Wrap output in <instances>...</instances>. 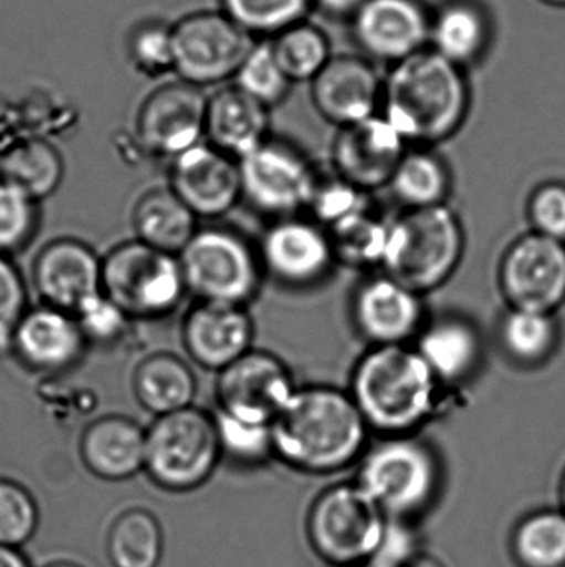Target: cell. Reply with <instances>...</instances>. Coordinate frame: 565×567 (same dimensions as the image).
<instances>
[{
  "label": "cell",
  "instance_id": "816d5d0a",
  "mask_svg": "<svg viewBox=\"0 0 565 567\" xmlns=\"http://www.w3.org/2000/svg\"><path fill=\"white\" fill-rule=\"evenodd\" d=\"M561 502H563V512L565 513V473L561 482Z\"/></svg>",
  "mask_w": 565,
  "mask_h": 567
},
{
  "label": "cell",
  "instance_id": "f35d334b",
  "mask_svg": "<svg viewBox=\"0 0 565 567\" xmlns=\"http://www.w3.org/2000/svg\"><path fill=\"white\" fill-rule=\"evenodd\" d=\"M128 59L139 73L149 79H161L168 73H175L172 23L163 20L139 23L129 33Z\"/></svg>",
  "mask_w": 565,
  "mask_h": 567
},
{
  "label": "cell",
  "instance_id": "f546056e",
  "mask_svg": "<svg viewBox=\"0 0 565 567\" xmlns=\"http://www.w3.org/2000/svg\"><path fill=\"white\" fill-rule=\"evenodd\" d=\"M388 186L407 209L431 208L447 205L451 176L447 163L430 150H407Z\"/></svg>",
  "mask_w": 565,
  "mask_h": 567
},
{
  "label": "cell",
  "instance_id": "db71d44e",
  "mask_svg": "<svg viewBox=\"0 0 565 567\" xmlns=\"http://www.w3.org/2000/svg\"><path fill=\"white\" fill-rule=\"evenodd\" d=\"M360 567H384V566H378V565H374V563H368V565L360 566Z\"/></svg>",
  "mask_w": 565,
  "mask_h": 567
},
{
  "label": "cell",
  "instance_id": "4316f807",
  "mask_svg": "<svg viewBox=\"0 0 565 567\" xmlns=\"http://www.w3.org/2000/svg\"><path fill=\"white\" fill-rule=\"evenodd\" d=\"M415 349L441 385L470 379L483 353L477 327L454 316L441 317L423 326Z\"/></svg>",
  "mask_w": 565,
  "mask_h": 567
},
{
  "label": "cell",
  "instance_id": "e575fe53",
  "mask_svg": "<svg viewBox=\"0 0 565 567\" xmlns=\"http://www.w3.org/2000/svg\"><path fill=\"white\" fill-rule=\"evenodd\" d=\"M269 40L292 83L312 82L334 56L327 33L307 20L294 23Z\"/></svg>",
  "mask_w": 565,
  "mask_h": 567
},
{
  "label": "cell",
  "instance_id": "f6af8a7d",
  "mask_svg": "<svg viewBox=\"0 0 565 567\" xmlns=\"http://www.w3.org/2000/svg\"><path fill=\"white\" fill-rule=\"evenodd\" d=\"M25 312V284L19 269L0 252V349L12 346L13 330Z\"/></svg>",
  "mask_w": 565,
  "mask_h": 567
},
{
  "label": "cell",
  "instance_id": "9c48e42d",
  "mask_svg": "<svg viewBox=\"0 0 565 567\" xmlns=\"http://www.w3.org/2000/svg\"><path fill=\"white\" fill-rule=\"evenodd\" d=\"M178 259L186 289L199 302L245 306L261 287L259 251L232 229H198Z\"/></svg>",
  "mask_w": 565,
  "mask_h": 567
},
{
  "label": "cell",
  "instance_id": "681fc988",
  "mask_svg": "<svg viewBox=\"0 0 565 567\" xmlns=\"http://www.w3.org/2000/svg\"><path fill=\"white\" fill-rule=\"evenodd\" d=\"M401 567H444L440 559L435 558L430 553L417 551Z\"/></svg>",
  "mask_w": 565,
  "mask_h": 567
},
{
  "label": "cell",
  "instance_id": "b9f144b4",
  "mask_svg": "<svg viewBox=\"0 0 565 567\" xmlns=\"http://www.w3.org/2000/svg\"><path fill=\"white\" fill-rule=\"evenodd\" d=\"M35 225V202L0 179V252L9 255L25 246Z\"/></svg>",
  "mask_w": 565,
  "mask_h": 567
},
{
  "label": "cell",
  "instance_id": "83f0119b",
  "mask_svg": "<svg viewBox=\"0 0 565 567\" xmlns=\"http://www.w3.org/2000/svg\"><path fill=\"white\" fill-rule=\"evenodd\" d=\"M138 241L156 251L179 256L198 233V216L169 189L146 193L133 213Z\"/></svg>",
  "mask_w": 565,
  "mask_h": 567
},
{
  "label": "cell",
  "instance_id": "8d00e7d4",
  "mask_svg": "<svg viewBox=\"0 0 565 567\" xmlns=\"http://www.w3.org/2000/svg\"><path fill=\"white\" fill-rule=\"evenodd\" d=\"M312 0H221V10L254 39H272L302 22Z\"/></svg>",
  "mask_w": 565,
  "mask_h": 567
},
{
  "label": "cell",
  "instance_id": "c3c4849f",
  "mask_svg": "<svg viewBox=\"0 0 565 567\" xmlns=\"http://www.w3.org/2000/svg\"><path fill=\"white\" fill-rule=\"evenodd\" d=\"M0 567H30L20 549L0 546Z\"/></svg>",
  "mask_w": 565,
  "mask_h": 567
},
{
  "label": "cell",
  "instance_id": "cb8c5ba5",
  "mask_svg": "<svg viewBox=\"0 0 565 567\" xmlns=\"http://www.w3.org/2000/svg\"><path fill=\"white\" fill-rule=\"evenodd\" d=\"M271 109L242 92L234 83L208 96L205 138L212 148L241 159L268 142Z\"/></svg>",
  "mask_w": 565,
  "mask_h": 567
},
{
  "label": "cell",
  "instance_id": "7402d4cb",
  "mask_svg": "<svg viewBox=\"0 0 565 567\" xmlns=\"http://www.w3.org/2000/svg\"><path fill=\"white\" fill-rule=\"evenodd\" d=\"M423 313L421 293L387 275L362 284L355 293V326L374 347L408 346L423 329Z\"/></svg>",
  "mask_w": 565,
  "mask_h": 567
},
{
  "label": "cell",
  "instance_id": "60d3db41",
  "mask_svg": "<svg viewBox=\"0 0 565 567\" xmlns=\"http://www.w3.org/2000/svg\"><path fill=\"white\" fill-rule=\"evenodd\" d=\"M39 522L33 496L19 483L0 480V546L20 549L35 535Z\"/></svg>",
  "mask_w": 565,
  "mask_h": 567
},
{
  "label": "cell",
  "instance_id": "74e56055",
  "mask_svg": "<svg viewBox=\"0 0 565 567\" xmlns=\"http://www.w3.org/2000/svg\"><path fill=\"white\" fill-rule=\"evenodd\" d=\"M232 83L268 109L284 102L294 85L282 70L269 39L255 40Z\"/></svg>",
  "mask_w": 565,
  "mask_h": 567
},
{
  "label": "cell",
  "instance_id": "2e32d148",
  "mask_svg": "<svg viewBox=\"0 0 565 567\" xmlns=\"http://www.w3.org/2000/svg\"><path fill=\"white\" fill-rule=\"evenodd\" d=\"M407 150L408 143L400 133L378 113L364 122L338 128L332 146V162L338 178L370 193L390 185Z\"/></svg>",
  "mask_w": 565,
  "mask_h": 567
},
{
  "label": "cell",
  "instance_id": "f907efd6",
  "mask_svg": "<svg viewBox=\"0 0 565 567\" xmlns=\"http://www.w3.org/2000/svg\"><path fill=\"white\" fill-rule=\"evenodd\" d=\"M45 567H82V566L75 565V563L60 561V563H52V565H49Z\"/></svg>",
  "mask_w": 565,
  "mask_h": 567
},
{
  "label": "cell",
  "instance_id": "30bf717a",
  "mask_svg": "<svg viewBox=\"0 0 565 567\" xmlns=\"http://www.w3.org/2000/svg\"><path fill=\"white\" fill-rule=\"evenodd\" d=\"M222 10H198L172 23L175 75L205 90L234 80L255 43Z\"/></svg>",
  "mask_w": 565,
  "mask_h": 567
},
{
  "label": "cell",
  "instance_id": "8992f818",
  "mask_svg": "<svg viewBox=\"0 0 565 567\" xmlns=\"http://www.w3.org/2000/svg\"><path fill=\"white\" fill-rule=\"evenodd\" d=\"M380 506L358 483L325 489L312 503L307 536L318 558L334 567H360L374 561L387 533Z\"/></svg>",
  "mask_w": 565,
  "mask_h": 567
},
{
  "label": "cell",
  "instance_id": "d6a6232c",
  "mask_svg": "<svg viewBox=\"0 0 565 567\" xmlns=\"http://www.w3.org/2000/svg\"><path fill=\"white\" fill-rule=\"evenodd\" d=\"M62 176L59 153L42 140L20 143L0 162V179L15 186L35 203L52 195Z\"/></svg>",
  "mask_w": 565,
  "mask_h": 567
},
{
  "label": "cell",
  "instance_id": "5bb4252c",
  "mask_svg": "<svg viewBox=\"0 0 565 567\" xmlns=\"http://www.w3.org/2000/svg\"><path fill=\"white\" fill-rule=\"evenodd\" d=\"M362 55L388 66L430 45L431 12L423 0H367L350 19Z\"/></svg>",
  "mask_w": 565,
  "mask_h": 567
},
{
  "label": "cell",
  "instance_id": "44dd1931",
  "mask_svg": "<svg viewBox=\"0 0 565 567\" xmlns=\"http://www.w3.org/2000/svg\"><path fill=\"white\" fill-rule=\"evenodd\" d=\"M254 322L245 306L199 302L186 316L182 343L192 362L222 372L252 350Z\"/></svg>",
  "mask_w": 565,
  "mask_h": 567
},
{
  "label": "cell",
  "instance_id": "d4e9b609",
  "mask_svg": "<svg viewBox=\"0 0 565 567\" xmlns=\"http://www.w3.org/2000/svg\"><path fill=\"white\" fill-rule=\"evenodd\" d=\"M146 430L126 416L96 420L83 433L80 455L96 478L125 482L145 470Z\"/></svg>",
  "mask_w": 565,
  "mask_h": 567
},
{
  "label": "cell",
  "instance_id": "7a4b0ae2",
  "mask_svg": "<svg viewBox=\"0 0 565 567\" xmlns=\"http://www.w3.org/2000/svg\"><path fill=\"white\" fill-rule=\"evenodd\" d=\"M471 109L467 70L431 49L388 66L380 115L408 145L428 146L460 132Z\"/></svg>",
  "mask_w": 565,
  "mask_h": 567
},
{
  "label": "cell",
  "instance_id": "1f68e13d",
  "mask_svg": "<svg viewBox=\"0 0 565 567\" xmlns=\"http://www.w3.org/2000/svg\"><path fill=\"white\" fill-rule=\"evenodd\" d=\"M165 538L153 513L135 508L119 515L109 528L106 555L113 567H158Z\"/></svg>",
  "mask_w": 565,
  "mask_h": 567
},
{
  "label": "cell",
  "instance_id": "277c9868",
  "mask_svg": "<svg viewBox=\"0 0 565 567\" xmlns=\"http://www.w3.org/2000/svg\"><path fill=\"white\" fill-rule=\"evenodd\" d=\"M463 252V226L450 206L407 209L390 223L381 266L385 275L423 296L454 275Z\"/></svg>",
  "mask_w": 565,
  "mask_h": 567
},
{
  "label": "cell",
  "instance_id": "836d02e7",
  "mask_svg": "<svg viewBox=\"0 0 565 567\" xmlns=\"http://www.w3.org/2000/svg\"><path fill=\"white\" fill-rule=\"evenodd\" d=\"M511 553L520 567H565L563 509H540L524 516L511 536Z\"/></svg>",
  "mask_w": 565,
  "mask_h": 567
},
{
  "label": "cell",
  "instance_id": "3957f363",
  "mask_svg": "<svg viewBox=\"0 0 565 567\" xmlns=\"http://www.w3.org/2000/svg\"><path fill=\"white\" fill-rule=\"evenodd\" d=\"M441 383L415 347H374L352 375L350 395L368 429L385 436L411 435L438 409Z\"/></svg>",
  "mask_w": 565,
  "mask_h": 567
},
{
  "label": "cell",
  "instance_id": "484cf974",
  "mask_svg": "<svg viewBox=\"0 0 565 567\" xmlns=\"http://www.w3.org/2000/svg\"><path fill=\"white\" fill-rule=\"evenodd\" d=\"M493 27L486 10L474 0H448L431 13L428 49L468 70L490 52Z\"/></svg>",
  "mask_w": 565,
  "mask_h": 567
},
{
  "label": "cell",
  "instance_id": "7bdbcfd3",
  "mask_svg": "<svg viewBox=\"0 0 565 567\" xmlns=\"http://www.w3.org/2000/svg\"><path fill=\"white\" fill-rule=\"evenodd\" d=\"M367 208V193L355 188L338 176L332 182H318L308 206L317 223L327 228Z\"/></svg>",
  "mask_w": 565,
  "mask_h": 567
},
{
  "label": "cell",
  "instance_id": "4fadbf2b",
  "mask_svg": "<svg viewBox=\"0 0 565 567\" xmlns=\"http://www.w3.org/2000/svg\"><path fill=\"white\" fill-rule=\"evenodd\" d=\"M291 370L279 357L254 350L219 372V412L272 425L294 395Z\"/></svg>",
  "mask_w": 565,
  "mask_h": 567
},
{
  "label": "cell",
  "instance_id": "7c38bea8",
  "mask_svg": "<svg viewBox=\"0 0 565 567\" xmlns=\"http://www.w3.org/2000/svg\"><path fill=\"white\" fill-rule=\"evenodd\" d=\"M500 286L511 309L556 313L565 303V243L521 236L501 261Z\"/></svg>",
  "mask_w": 565,
  "mask_h": 567
},
{
  "label": "cell",
  "instance_id": "ba28073f",
  "mask_svg": "<svg viewBox=\"0 0 565 567\" xmlns=\"http://www.w3.org/2000/svg\"><path fill=\"white\" fill-rule=\"evenodd\" d=\"M102 289L128 319L168 316L188 292L178 256L156 251L138 239L116 246L103 259Z\"/></svg>",
  "mask_w": 565,
  "mask_h": 567
},
{
  "label": "cell",
  "instance_id": "ab89813d",
  "mask_svg": "<svg viewBox=\"0 0 565 567\" xmlns=\"http://www.w3.org/2000/svg\"><path fill=\"white\" fill-rule=\"evenodd\" d=\"M215 423L222 455L248 465L264 462L268 456L274 455L272 425L245 422L219 410Z\"/></svg>",
  "mask_w": 565,
  "mask_h": 567
},
{
  "label": "cell",
  "instance_id": "4dcf8cb0",
  "mask_svg": "<svg viewBox=\"0 0 565 567\" xmlns=\"http://www.w3.org/2000/svg\"><path fill=\"white\" fill-rule=\"evenodd\" d=\"M500 340L508 357L520 365L546 363L561 342L556 313L510 309L500 326Z\"/></svg>",
  "mask_w": 565,
  "mask_h": 567
},
{
  "label": "cell",
  "instance_id": "5b68a950",
  "mask_svg": "<svg viewBox=\"0 0 565 567\" xmlns=\"http://www.w3.org/2000/svg\"><path fill=\"white\" fill-rule=\"evenodd\" d=\"M440 480L433 450L414 435H404L385 436L365 453L357 483L388 519L407 522L433 505Z\"/></svg>",
  "mask_w": 565,
  "mask_h": 567
},
{
  "label": "cell",
  "instance_id": "d590c367",
  "mask_svg": "<svg viewBox=\"0 0 565 567\" xmlns=\"http://www.w3.org/2000/svg\"><path fill=\"white\" fill-rule=\"evenodd\" d=\"M335 259L350 266L381 265L387 251L390 223L362 209L328 228Z\"/></svg>",
  "mask_w": 565,
  "mask_h": 567
},
{
  "label": "cell",
  "instance_id": "603a6c76",
  "mask_svg": "<svg viewBox=\"0 0 565 567\" xmlns=\"http://www.w3.org/2000/svg\"><path fill=\"white\" fill-rule=\"evenodd\" d=\"M86 342L72 313L43 306L23 313L10 347L30 369L55 373L75 365Z\"/></svg>",
  "mask_w": 565,
  "mask_h": 567
},
{
  "label": "cell",
  "instance_id": "52a82bcc",
  "mask_svg": "<svg viewBox=\"0 0 565 567\" xmlns=\"http://www.w3.org/2000/svg\"><path fill=\"white\" fill-rule=\"evenodd\" d=\"M221 456L215 416L195 406L156 416L146 430L145 473L166 492L198 489L211 478Z\"/></svg>",
  "mask_w": 565,
  "mask_h": 567
},
{
  "label": "cell",
  "instance_id": "bcb514c9",
  "mask_svg": "<svg viewBox=\"0 0 565 567\" xmlns=\"http://www.w3.org/2000/svg\"><path fill=\"white\" fill-rule=\"evenodd\" d=\"M73 317L86 340L102 343L118 339L128 322V316L105 293L86 302Z\"/></svg>",
  "mask_w": 565,
  "mask_h": 567
},
{
  "label": "cell",
  "instance_id": "ee69618b",
  "mask_svg": "<svg viewBox=\"0 0 565 567\" xmlns=\"http://www.w3.org/2000/svg\"><path fill=\"white\" fill-rule=\"evenodd\" d=\"M527 213L534 233L565 243V183L547 182L534 189Z\"/></svg>",
  "mask_w": 565,
  "mask_h": 567
},
{
  "label": "cell",
  "instance_id": "d6986e66",
  "mask_svg": "<svg viewBox=\"0 0 565 567\" xmlns=\"http://www.w3.org/2000/svg\"><path fill=\"white\" fill-rule=\"evenodd\" d=\"M171 189L198 218L228 215L242 199L238 159L199 143L172 158Z\"/></svg>",
  "mask_w": 565,
  "mask_h": 567
},
{
  "label": "cell",
  "instance_id": "ac0fdd59",
  "mask_svg": "<svg viewBox=\"0 0 565 567\" xmlns=\"http://www.w3.org/2000/svg\"><path fill=\"white\" fill-rule=\"evenodd\" d=\"M259 258L272 278L292 287L322 281L337 261L328 233L299 216L278 219L265 231Z\"/></svg>",
  "mask_w": 565,
  "mask_h": 567
},
{
  "label": "cell",
  "instance_id": "f5cc1de1",
  "mask_svg": "<svg viewBox=\"0 0 565 567\" xmlns=\"http://www.w3.org/2000/svg\"><path fill=\"white\" fill-rule=\"evenodd\" d=\"M543 2L551 3V6L565 7V0H543Z\"/></svg>",
  "mask_w": 565,
  "mask_h": 567
},
{
  "label": "cell",
  "instance_id": "8fae6325",
  "mask_svg": "<svg viewBox=\"0 0 565 567\" xmlns=\"http://www.w3.org/2000/svg\"><path fill=\"white\" fill-rule=\"evenodd\" d=\"M238 165L242 198L278 219L308 209L321 182L304 153L281 140L269 138Z\"/></svg>",
  "mask_w": 565,
  "mask_h": 567
},
{
  "label": "cell",
  "instance_id": "9a60e30c",
  "mask_svg": "<svg viewBox=\"0 0 565 567\" xmlns=\"http://www.w3.org/2000/svg\"><path fill=\"white\" fill-rule=\"evenodd\" d=\"M208 96L191 83H165L146 96L138 113V138L149 153L176 156L202 143Z\"/></svg>",
  "mask_w": 565,
  "mask_h": 567
},
{
  "label": "cell",
  "instance_id": "e0dca14e",
  "mask_svg": "<svg viewBox=\"0 0 565 567\" xmlns=\"http://www.w3.org/2000/svg\"><path fill=\"white\" fill-rule=\"evenodd\" d=\"M384 76L367 56L334 55L311 82L317 112L338 128L380 113Z\"/></svg>",
  "mask_w": 565,
  "mask_h": 567
},
{
  "label": "cell",
  "instance_id": "6da1fadb",
  "mask_svg": "<svg viewBox=\"0 0 565 567\" xmlns=\"http://www.w3.org/2000/svg\"><path fill=\"white\" fill-rule=\"evenodd\" d=\"M368 429L350 392L328 385L297 389L272 423L274 455L299 472L328 475L365 455Z\"/></svg>",
  "mask_w": 565,
  "mask_h": 567
},
{
  "label": "cell",
  "instance_id": "7dc6e473",
  "mask_svg": "<svg viewBox=\"0 0 565 567\" xmlns=\"http://www.w3.org/2000/svg\"><path fill=\"white\" fill-rule=\"evenodd\" d=\"M365 2L367 0H312V7L332 19L350 20Z\"/></svg>",
  "mask_w": 565,
  "mask_h": 567
},
{
  "label": "cell",
  "instance_id": "f1b7e54d",
  "mask_svg": "<svg viewBox=\"0 0 565 567\" xmlns=\"http://www.w3.org/2000/svg\"><path fill=\"white\" fill-rule=\"evenodd\" d=\"M133 389L146 412L163 416L192 406L198 383L188 363L169 353H158L139 363Z\"/></svg>",
  "mask_w": 565,
  "mask_h": 567
},
{
  "label": "cell",
  "instance_id": "ffe728a7",
  "mask_svg": "<svg viewBox=\"0 0 565 567\" xmlns=\"http://www.w3.org/2000/svg\"><path fill=\"white\" fill-rule=\"evenodd\" d=\"M33 281L45 306L75 316L86 302L103 293L102 261L83 243L59 239L36 256Z\"/></svg>",
  "mask_w": 565,
  "mask_h": 567
}]
</instances>
